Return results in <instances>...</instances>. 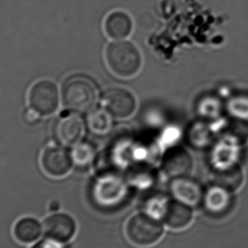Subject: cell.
I'll return each mask as SVG.
<instances>
[{"label": "cell", "instance_id": "7a4b0ae2", "mask_svg": "<svg viewBox=\"0 0 248 248\" xmlns=\"http://www.w3.org/2000/svg\"><path fill=\"white\" fill-rule=\"evenodd\" d=\"M107 66L112 73L124 78L138 74L142 67V55L131 42L122 39L111 42L105 51Z\"/></svg>", "mask_w": 248, "mask_h": 248}, {"label": "cell", "instance_id": "52a82bcc", "mask_svg": "<svg viewBox=\"0 0 248 248\" xmlns=\"http://www.w3.org/2000/svg\"><path fill=\"white\" fill-rule=\"evenodd\" d=\"M42 227L46 239L59 244L72 241L77 232L75 219L69 214L58 212L46 217Z\"/></svg>", "mask_w": 248, "mask_h": 248}, {"label": "cell", "instance_id": "9a60e30c", "mask_svg": "<svg viewBox=\"0 0 248 248\" xmlns=\"http://www.w3.org/2000/svg\"><path fill=\"white\" fill-rule=\"evenodd\" d=\"M43 227L36 218L22 217L16 223L13 230L14 236L23 244H31L40 237Z\"/></svg>", "mask_w": 248, "mask_h": 248}, {"label": "cell", "instance_id": "44dd1931", "mask_svg": "<svg viewBox=\"0 0 248 248\" xmlns=\"http://www.w3.org/2000/svg\"><path fill=\"white\" fill-rule=\"evenodd\" d=\"M23 116H24L25 122L29 124H37L40 119V117H41L37 111H35L33 109H31L30 107L28 110H25Z\"/></svg>", "mask_w": 248, "mask_h": 248}, {"label": "cell", "instance_id": "3957f363", "mask_svg": "<svg viewBox=\"0 0 248 248\" xmlns=\"http://www.w3.org/2000/svg\"><path fill=\"white\" fill-rule=\"evenodd\" d=\"M127 181L115 172H107L97 178L92 188L93 200L100 207H113L126 196Z\"/></svg>", "mask_w": 248, "mask_h": 248}, {"label": "cell", "instance_id": "e0dca14e", "mask_svg": "<svg viewBox=\"0 0 248 248\" xmlns=\"http://www.w3.org/2000/svg\"><path fill=\"white\" fill-rule=\"evenodd\" d=\"M169 201L170 199L169 197L162 194H157L149 197L144 204V213L155 219L162 220Z\"/></svg>", "mask_w": 248, "mask_h": 248}, {"label": "cell", "instance_id": "7402d4cb", "mask_svg": "<svg viewBox=\"0 0 248 248\" xmlns=\"http://www.w3.org/2000/svg\"><path fill=\"white\" fill-rule=\"evenodd\" d=\"M31 248H62V247L57 242L46 239L33 245Z\"/></svg>", "mask_w": 248, "mask_h": 248}, {"label": "cell", "instance_id": "6da1fadb", "mask_svg": "<svg viewBox=\"0 0 248 248\" xmlns=\"http://www.w3.org/2000/svg\"><path fill=\"white\" fill-rule=\"evenodd\" d=\"M62 102L67 110L77 113H87L97 103L98 90L95 83L88 77H70L62 85Z\"/></svg>", "mask_w": 248, "mask_h": 248}, {"label": "cell", "instance_id": "8992f818", "mask_svg": "<svg viewBox=\"0 0 248 248\" xmlns=\"http://www.w3.org/2000/svg\"><path fill=\"white\" fill-rule=\"evenodd\" d=\"M102 105L105 110L111 117L125 119L135 113L137 109V100L130 90L114 87L104 93Z\"/></svg>", "mask_w": 248, "mask_h": 248}, {"label": "cell", "instance_id": "277c9868", "mask_svg": "<svg viewBox=\"0 0 248 248\" xmlns=\"http://www.w3.org/2000/svg\"><path fill=\"white\" fill-rule=\"evenodd\" d=\"M163 232L164 229L161 221L145 213L133 216L126 225L128 240L140 247L155 244L162 238Z\"/></svg>", "mask_w": 248, "mask_h": 248}, {"label": "cell", "instance_id": "2e32d148", "mask_svg": "<svg viewBox=\"0 0 248 248\" xmlns=\"http://www.w3.org/2000/svg\"><path fill=\"white\" fill-rule=\"evenodd\" d=\"M214 185L220 186L230 192H234L242 186L244 174L240 166L236 165L228 169L214 170Z\"/></svg>", "mask_w": 248, "mask_h": 248}, {"label": "cell", "instance_id": "603a6c76", "mask_svg": "<svg viewBox=\"0 0 248 248\" xmlns=\"http://www.w3.org/2000/svg\"><path fill=\"white\" fill-rule=\"evenodd\" d=\"M60 207H61V205L57 201H53L51 202L49 205H48V209L50 212H54V213H56V212H58L60 210Z\"/></svg>", "mask_w": 248, "mask_h": 248}, {"label": "cell", "instance_id": "d6986e66", "mask_svg": "<svg viewBox=\"0 0 248 248\" xmlns=\"http://www.w3.org/2000/svg\"><path fill=\"white\" fill-rule=\"evenodd\" d=\"M72 157L73 162L76 163L77 165L86 167L90 165L94 160L95 150L93 148V145L90 143H78L73 149Z\"/></svg>", "mask_w": 248, "mask_h": 248}, {"label": "cell", "instance_id": "8fae6325", "mask_svg": "<svg viewBox=\"0 0 248 248\" xmlns=\"http://www.w3.org/2000/svg\"><path fill=\"white\" fill-rule=\"evenodd\" d=\"M84 132V124L76 114L62 116L55 128V135L63 145H73L78 143Z\"/></svg>", "mask_w": 248, "mask_h": 248}, {"label": "cell", "instance_id": "ba28073f", "mask_svg": "<svg viewBox=\"0 0 248 248\" xmlns=\"http://www.w3.org/2000/svg\"><path fill=\"white\" fill-rule=\"evenodd\" d=\"M43 171L53 178H62L73 169L72 155L61 146L51 145L45 149L40 158Z\"/></svg>", "mask_w": 248, "mask_h": 248}, {"label": "cell", "instance_id": "9c48e42d", "mask_svg": "<svg viewBox=\"0 0 248 248\" xmlns=\"http://www.w3.org/2000/svg\"><path fill=\"white\" fill-rule=\"evenodd\" d=\"M169 192L172 199L195 207L202 202L205 190L196 179L182 176L172 179L169 185Z\"/></svg>", "mask_w": 248, "mask_h": 248}, {"label": "cell", "instance_id": "7c38bea8", "mask_svg": "<svg viewBox=\"0 0 248 248\" xmlns=\"http://www.w3.org/2000/svg\"><path fill=\"white\" fill-rule=\"evenodd\" d=\"M134 23L131 16L124 11H115L107 16L104 29L107 36L114 40L126 39L131 35Z\"/></svg>", "mask_w": 248, "mask_h": 248}, {"label": "cell", "instance_id": "5b68a950", "mask_svg": "<svg viewBox=\"0 0 248 248\" xmlns=\"http://www.w3.org/2000/svg\"><path fill=\"white\" fill-rule=\"evenodd\" d=\"M28 104L41 117L55 113L60 105L58 87L51 80H39L29 90Z\"/></svg>", "mask_w": 248, "mask_h": 248}, {"label": "cell", "instance_id": "30bf717a", "mask_svg": "<svg viewBox=\"0 0 248 248\" xmlns=\"http://www.w3.org/2000/svg\"><path fill=\"white\" fill-rule=\"evenodd\" d=\"M192 159L185 149L172 148L166 153L162 168L167 175L172 179L188 176L192 169Z\"/></svg>", "mask_w": 248, "mask_h": 248}, {"label": "cell", "instance_id": "4fadbf2b", "mask_svg": "<svg viewBox=\"0 0 248 248\" xmlns=\"http://www.w3.org/2000/svg\"><path fill=\"white\" fill-rule=\"evenodd\" d=\"M192 207L181 202L170 199L162 221L172 230H183L193 220Z\"/></svg>", "mask_w": 248, "mask_h": 248}, {"label": "cell", "instance_id": "5bb4252c", "mask_svg": "<svg viewBox=\"0 0 248 248\" xmlns=\"http://www.w3.org/2000/svg\"><path fill=\"white\" fill-rule=\"evenodd\" d=\"M231 192L220 186L214 185L205 190L202 203L207 213L217 215L226 212L231 207Z\"/></svg>", "mask_w": 248, "mask_h": 248}, {"label": "cell", "instance_id": "ffe728a7", "mask_svg": "<svg viewBox=\"0 0 248 248\" xmlns=\"http://www.w3.org/2000/svg\"><path fill=\"white\" fill-rule=\"evenodd\" d=\"M128 184L130 185L139 188H145L152 185V183L153 182V177L150 171L141 169L132 172L130 176L128 177Z\"/></svg>", "mask_w": 248, "mask_h": 248}, {"label": "cell", "instance_id": "ac0fdd59", "mask_svg": "<svg viewBox=\"0 0 248 248\" xmlns=\"http://www.w3.org/2000/svg\"><path fill=\"white\" fill-rule=\"evenodd\" d=\"M110 114L106 110H94L88 118L89 127L96 134H106L111 127V118Z\"/></svg>", "mask_w": 248, "mask_h": 248}]
</instances>
